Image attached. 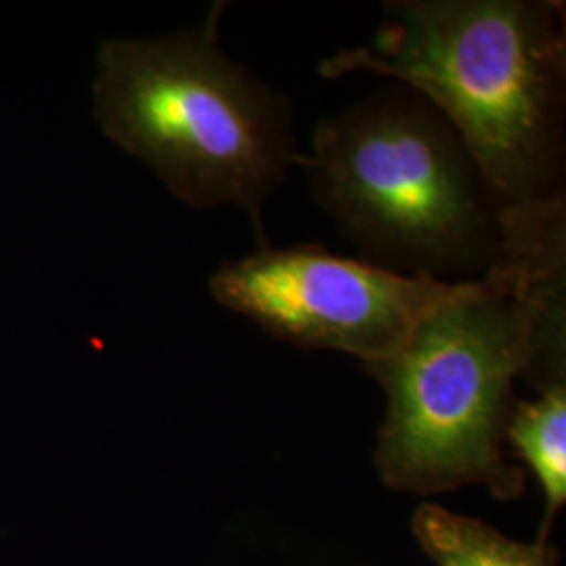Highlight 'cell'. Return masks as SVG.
<instances>
[{
    "label": "cell",
    "mask_w": 566,
    "mask_h": 566,
    "mask_svg": "<svg viewBox=\"0 0 566 566\" xmlns=\"http://www.w3.org/2000/svg\"><path fill=\"white\" fill-rule=\"evenodd\" d=\"M413 535L437 566H556V549L518 544L476 518L424 504L413 516Z\"/></svg>",
    "instance_id": "obj_6"
},
{
    "label": "cell",
    "mask_w": 566,
    "mask_h": 566,
    "mask_svg": "<svg viewBox=\"0 0 566 566\" xmlns=\"http://www.w3.org/2000/svg\"><path fill=\"white\" fill-rule=\"evenodd\" d=\"M507 446L544 489L546 510L537 542L546 544L566 502V385L547 386L531 401L516 399L506 426Z\"/></svg>",
    "instance_id": "obj_7"
},
{
    "label": "cell",
    "mask_w": 566,
    "mask_h": 566,
    "mask_svg": "<svg viewBox=\"0 0 566 566\" xmlns=\"http://www.w3.org/2000/svg\"><path fill=\"white\" fill-rule=\"evenodd\" d=\"M298 168L367 263L476 282L506 259V219L481 166L416 91L386 86L317 124Z\"/></svg>",
    "instance_id": "obj_3"
},
{
    "label": "cell",
    "mask_w": 566,
    "mask_h": 566,
    "mask_svg": "<svg viewBox=\"0 0 566 566\" xmlns=\"http://www.w3.org/2000/svg\"><path fill=\"white\" fill-rule=\"evenodd\" d=\"M464 283L401 275L298 243L224 261L208 290L280 343L346 353L367 367L392 357Z\"/></svg>",
    "instance_id": "obj_5"
},
{
    "label": "cell",
    "mask_w": 566,
    "mask_h": 566,
    "mask_svg": "<svg viewBox=\"0 0 566 566\" xmlns=\"http://www.w3.org/2000/svg\"><path fill=\"white\" fill-rule=\"evenodd\" d=\"M386 395L374 464L385 485L437 495L483 485L523 495L507 460L514 382L566 374V217L507 238L506 259L464 287L385 361L365 367Z\"/></svg>",
    "instance_id": "obj_1"
},
{
    "label": "cell",
    "mask_w": 566,
    "mask_h": 566,
    "mask_svg": "<svg viewBox=\"0 0 566 566\" xmlns=\"http://www.w3.org/2000/svg\"><path fill=\"white\" fill-rule=\"evenodd\" d=\"M374 74L432 103L464 139L507 217L566 203L563 0H388L364 44L319 63Z\"/></svg>",
    "instance_id": "obj_2"
},
{
    "label": "cell",
    "mask_w": 566,
    "mask_h": 566,
    "mask_svg": "<svg viewBox=\"0 0 566 566\" xmlns=\"http://www.w3.org/2000/svg\"><path fill=\"white\" fill-rule=\"evenodd\" d=\"M224 9L217 0L200 25L160 39L103 41L95 116L182 203L243 210L264 248V206L303 154L290 97L227 55Z\"/></svg>",
    "instance_id": "obj_4"
}]
</instances>
